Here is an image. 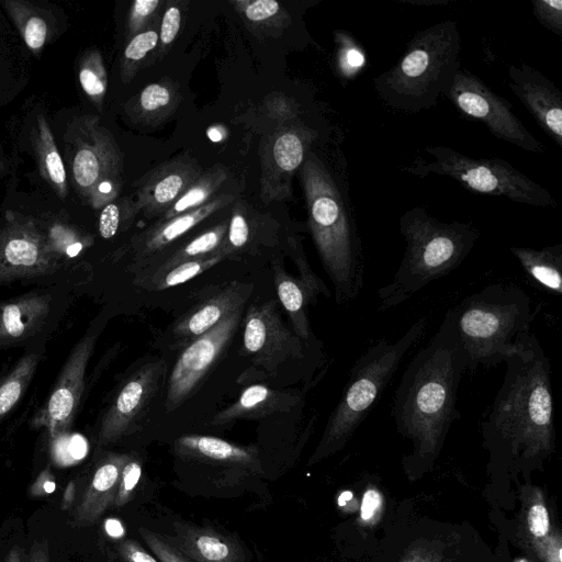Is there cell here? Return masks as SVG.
I'll return each instance as SVG.
<instances>
[{"instance_id":"13","label":"cell","mask_w":562,"mask_h":562,"mask_svg":"<svg viewBox=\"0 0 562 562\" xmlns=\"http://www.w3.org/2000/svg\"><path fill=\"white\" fill-rule=\"evenodd\" d=\"M514 510L509 520L503 512L492 510L491 521L498 529L499 540L517 548L524 555L560 527L554 502L543 487L532 482L518 486Z\"/></svg>"},{"instance_id":"43","label":"cell","mask_w":562,"mask_h":562,"mask_svg":"<svg viewBox=\"0 0 562 562\" xmlns=\"http://www.w3.org/2000/svg\"><path fill=\"white\" fill-rule=\"evenodd\" d=\"M74 176L81 187L94 184L100 176V161L91 149H81L74 160Z\"/></svg>"},{"instance_id":"33","label":"cell","mask_w":562,"mask_h":562,"mask_svg":"<svg viewBox=\"0 0 562 562\" xmlns=\"http://www.w3.org/2000/svg\"><path fill=\"white\" fill-rule=\"evenodd\" d=\"M226 258L227 256L220 250L206 257L182 261L164 272L153 273L145 285L151 290H165L182 284Z\"/></svg>"},{"instance_id":"6","label":"cell","mask_w":562,"mask_h":562,"mask_svg":"<svg viewBox=\"0 0 562 562\" xmlns=\"http://www.w3.org/2000/svg\"><path fill=\"white\" fill-rule=\"evenodd\" d=\"M449 314L465 370L497 366L514 352L516 337L537 315L518 285L493 283L462 300Z\"/></svg>"},{"instance_id":"24","label":"cell","mask_w":562,"mask_h":562,"mask_svg":"<svg viewBox=\"0 0 562 562\" xmlns=\"http://www.w3.org/2000/svg\"><path fill=\"white\" fill-rule=\"evenodd\" d=\"M50 307V296L26 293L0 305V344L25 340L44 324Z\"/></svg>"},{"instance_id":"1","label":"cell","mask_w":562,"mask_h":562,"mask_svg":"<svg viewBox=\"0 0 562 562\" xmlns=\"http://www.w3.org/2000/svg\"><path fill=\"white\" fill-rule=\"evenodd\" d=\"M506 372L492 408L482 423L488 453L484 496L492 510H514L520 484L555 452L550 362L538 338L525 331L505 360Z\"/></svg>"},{"instance_id":"54","label":"cell","mask_w":562,"mask_h":562,"mask_svg":"<svg viewBox=\"0 0 562 562\" xmlns=\"http://www.w3.org/2000/svg\"><path fill=\"white\" fill-rule=\"evenodd\" d=\"M76 483L74 481H70L67 484L65 492L63 494L60 504L61 509L67 510L72 506L76 498Z\"/></svg>"},{"instance_id":"28","label":"cell","mask_w":562,"mask_h":562,"mask_svg":"<svg viewBox=\"0 0 562 562\" xmlns=\"http://www.w3.org/2000/svg\"><path fill=\"white\" fill-rule=\"evenodd\" d=\"M272 271L279 301L290 317L294 334L302 341L311 340L313 334L307 316V306L316 303V300L312 297L301 281L289 274L278 261H273Z\"/></svg>"},{"instance_id":"35","label":"cell","mask_w":562,"mask_h":562,"mask_svg":"<svg viewBox=\"0 0 562 562\" xmlns=\"http://www.w3.org/2000/svg\"><path fill=\"white\" fill-rule=\"evenodd\" d=\"M336 66L340 78H355L366 64V56L360 45L347 33H336Z\"/></svg>"},{"instance_id":"14","label":"cell","mask_w":562,"mask_h":562,"mask_svg":"<svg viewBox=\"0 0 562 562\" xmlns=\"http://www.w3.org/2000/svg\"><path fill=\"white\" fill-rule=\"evenodd\" d=\"M97 340L87 334L67 358L44 405L34 415L31 425L45 428L49 437L68 430L78 411L85 389V373Z\"/></svg>"},{"instance_id":"40","label":"cell","mask_w":562,"mask_h":562,"mask_svg":"<svg viewBox=\"0 0 562 562\" xmlns=\"http://www.w3.org/2000/svg\"><path fill=\"white\" fill-rule=\"evenodd\" d=\"M139 535L160 562H195L157 532L140 528Z\"/></svg>"},{"instance_id":"48","label":"cell","mask_w":562,"mask_h":562,"mask_svg":"<svg viewBox=\"0 0 562 562\" xmlns=\"http://www.w3.org/2000/svg\"><path fill=\"white\" fill-rule=\"evenodd\" d=\"M117 552L123 562H158L137 541L132 539L121 541Z\"/></svg>"},{"instance_id":"30","label":"cell","mask_w":562,"mask_h":562,"mask_svg":"<svg viewBox=\"0 0 562 562\" xmlns=\"http://www.w3.org/2000/svg\"><path fill=\"white\" fill-rule=\"evenodd\" d=\"M178 102L179 93L171 82H154L140 91L137 99V113L142 122H158L168 116Z\"/></svg>"},{"instance_id":"42","label":"cell","mask_w":562,"mask_h":562,"mask_svg":"<svg viewBox=\"0 0 562 562\" xmlns=\"http://www.w3.org/2000/svg\"><path fill=\"white\" fill-rule=\"evenodd\" d=\"M249 234L246 217L240 211H235L228 222L227 233L220 250L228 257L248 243Z\"/></svg>"},{"instance_id":"10","label":"cell","mask_w":562,"mask_h":562,"mask_svg":"<svg viewBox=\"0 0 562 562\" xmlns=\"http://www.w3.org/2000/svg\"><path fill=\"white\" fill-rule=\"evenodd\" d=\"M446 97L460 113L483 123L496 138L527 151H546L515 115L512 103L470 70L460 68Z\"/></svg>"},{"instance_id":"7","label":"cell","mask_w":562,"mask_h":562,"mask_svg":"<svg viewBox=\"0 0 562 562\" xmlns=\"http://www.w3.org/2000/svg\"><path fill=\"white\" fill-rule=\"evenodd\" d=\"M427 322V317L423 316L397 340L390 342L381 339L356 360L342 395L308 459V465L345 448L391 382L406 353L423 337Z\"/></svg>"},{"instance_id":"25","label":"cell","mask_w":562,"mask_h":562,"mask_svg":"<svg viewBox=\"0 0 562 562\" xmlns=\"http://www.w3.org/2000/svg\"><path fill=\"white\" fill-rule=\"evenodd\" d=\"M175 451L187 459L251 469L258 465L257 450L203 435H184L175 441Z\"/></svg>"},{"instance_id":"51","label":"cell","mask_w":562,"mask_h":562,"mask_svg":"<svg viewBox=\"0 0 562 562\" xmlns=\"http://www.w3.org/2000/svg\"><path fill=\"white\" fill-rule=\"evenodd\" d=\"M80 83L89 95L100 97L105 91V85L100 77L89 68H83L79 74Z\"/></svg>"},{"instance_id":"47","label":"cell","mask_w":562,"mask_h":562,"mask_svg":"<svg viewBox=\"0 0 562 562\" xmlns=\"http://www.w3.org/2000/svg\"><path fill=\"white\" fill-rule=\"evenodd\" d=\"M121 222V211L115 203L106 204L99 218L100 235L105 238H112L119 231Z\"/></svg>"},{"instance_id":"5","label":"cell","mask_w":562,"mask_h":562,"mask_svg":"<svg viewBox=\"0 0 562 562\" xmlns=\"http://www.w3.org/2000/svg\"><path fill=\"white\" fill-rule=\"evenodd\" d=\"M400 233L406 248L393 279L378 290L380 312L398 306L458 268L481 235L472 222H442L419 206L402 214Z\"/></svg>"},{"instance_id":"52","label":"cell","mask_w":562,"mask_h":562,"mask_svg":"<svg viewBox=\"0 0 562 562\" xmlns=\"http://www.w3.org/2000/svg\"><path fill=\"white\" fill-rule=\"evenodd\" d=\"M46 168L50 179L56 184H64L66 179V172L61 162L60 156L56 150H52L46 155Z\"/></svg>"},{"instance_id":"9","label":"cell","mask_w":562,"mask_h":562,"mask_svg":"<svg viewBox=\"0 0 562 562\" xmlns=\"http://www.w3.org/2000/svg\"><path fill=\"white\" fill-rule=\"evenodd\" d=\"M424 150L430 159L418 157L400 169L420 178L446 176L477 194L504 196L530 206L557 205L549 190L502 158L470 157L441 145H429Z\"/></svg>"},{"instance_id":"17","label":"cell","mask_w":562,"mask_h":562,"mask_svg":"<svg viewBox=\"0 0 562 562\" xmlns=\"http://www.w3.org/2000/svg\"><path fill=\"white\" fill-rule=\"evenodd\" d=\"M317 138L315 130L295 127L279 132L262 149V195L270 201L274 184H280V199L286 196L291 176L301 167Z\"/></svg>"},{"instance_id":"16","label":"cell","mask_w":562,"mask_h":562,"mask_svg":"<svg viewBox=\"0 0 562 562\" xmlns=\"http://www.w3.org/2000/svg\"><path fill=\"white\" fill-rule=\"evenodd\" d=\"M165 371L162 362L142 366L121 387L103 415L98 442L106 446L121 439L144 412Z\"/></svg>"},{"instance_id":"12","label":"cell","mask_w":562,"mask_h":562,"mask_svg":"<svg viewBox=\"0 0 562 562\" xmlns=\"http://www.w3.org/2000/svg\"><path fill=\"white\" fill-rule=\"evenodd\" d=\"M243 341L251 362L268 371L304 357L303 341L284 325L274 300L248 308Z\"/></svg>"},{"instance_id":"38","label":"cell","mask_w":562,"mask_h":562,"mask_svg":"<svg viewBox=\"0 0 562 562\" xmlns=\"http://www.w3.org/2000/svg\"><path fill=\"white\" fill-rule=\"evenodd\" d=\"M290 251L293 261L299 270V280L305 286L307 292L317 301V296L323 294L329 296L330 292L323 280L311 269L310 263L301 248L299 240L290 238Z\"/></svg>"},{"instance_id":"55","label":"cell","mask_w":562,"mask_h":562,"mask_svg":"<svg viewBox=\"0 0 562 562\" xmlns=\"http://www.w3.org/2000/svg\"><path fill=\"white\" fill-rule=\"evenodd\" d=\"M105 530L111 537H121L123 535V528L121 524L115 519H109L105 522Z\"/></svg>"},{"instance_id":"45","label":"cell","mask_w":562,"mask_h":562,"mask_svg":"<svg viewBox=\"0 0 562 562\" xmlns=\"http://www.w3.org/2000/svg\"><path fill=\"white\" fill-rule=\"evenodd\" d=\"M182 21V12L177 3H168L166 8L160 26H159V43L160 49L168 48L175 42Z\"/></svg>"},{"instance_id":"11","label":"cell","mask_w":562,"mask_h":562,"mask_svg":"<svg viewBox=\"0 0 562 562\" xmlns=\"http://www.w3.org/2000/svg\"><path fill=\"white\" fill-rule=\"evenodd\" d=\"M243 307L232 312L218 325L193 339L182 350L168 381V411H175L184 403L226 349L240 323Z\"/></svg>"},{"instance_id":"50","label":"cell","mask_w":562,"mask_h":562,"mask_svg":"<svg viewBox=\"0 0 562 562\" xmlns=\"http://www.w3.org/2000/svg\"><path fill=\"white\" fill-rule=\"evenodd\" d=\"M55 487L56 482L54 474L52 473L49 468H46L40 472L35 481L31 485L30 495L34 497L48 495L55 491Z\"/></svg>"},{"instance_id":"15","label":"cell","mask_w":562,"mask_h":562,"mask_svg":"<svg viewBox=\"0 0 562 562\" xmlns=\"http://www.w3.org/2000/svg\"><path fill=\"white\" fill-rule=\"evenodd\" d=\"M508 87L540 128L562 148V92L538 69L526 63L507 67Z\"/></svg>"},{"instance_id":"34","label":"cell","mask_w":562,"mask_h":562,"mask_svg":"<svg viewBox=\"0 0 562 562\" xmlns=\"http://www.w3.org/2000/svg\"><path fill=\"white\" fill-rule=\"evenodd\" d=\"M89 451V442L79 432L61 431L49 437L52 461L58 467H70L82 461Z\"/></svg>"},{"instance_id":"20","label":"cell","mask_w":562,"mask_h":562,"mask_svg":"<svg viewBox=\"0 0 562 562\" xmlns=\"http://www.w3.org/2000/svg\"><path fill=\"white\" fill-rule=\"evenodd\" d=\"M130 454L108 453L95 468L92 477L74 510L72 526L83 528L93 525L113 506L122 469Z\"/></svg>"},{"instance_id":"36","label":"cell","mask_w":562,"mask_h":562,"mask_svg":"<svg viewBox=\"0 0 562 562\" xmlns=\"http://www.w3.org/2000/svg\"><path fill=\"white\" fill-rule=\"evenodd\" d=\"M159 43V29L156 24H151L146 30L134 35L124 50V61L128 66L127 71H135L137 66L144 61L150 52H153Z\"/></svg>"},{"instance_id":"19","label":"cell","mask_w":562,"mask_h":562,"mask_svg":"<svg viewBox=\"0 0 562 562\" xmlns=\"http://www.w3.org/2000/svg\"><path fill=\"white\" fill-rule=\"evenodd\" d=\"M249 290L246 284L233 282L183 315L173 326V337L187 346L196 337L218 325L235 310L244 306Z\"/></svg>"},{"instance_id":"26","label":"cell","mask_w":562,"mask_h":562,"mask_svg":"<svg viewBox=\"0 0 562 562\" xmlns=\"http://www.w3.org/2000/svg\"><path fill=\"white\" fill-rule=\"evenodd\" d=\"M299 396L293 393L272 390L263 384L245 389L236 402L218 412L211 424L222 426L244 418L260 417L294 407Z\"/></svg>"},{"instance_id":"39","label":"cell","mask_w":562,"mask_h":562,"mask_svg":"<svg viewBox=\"0 0 562 562\" xmlns=\"http://www.w3.org/2000/svg\"><path fill=\"white\" fill-rule=\"evenodd\" d=\"M140 475L142 461L136 457L130 456L121 472L116 495L113 502L114 507H123L131 501Z\"/></svg>"},{"instance_id":"18","label":"cell","mask_w":562,"mask_h":562,"mask_svg":"<svg viewBox=\"0 0 562 562\" xmlns=\"http://www.w3.org/2000/svg\"><path fill=\"white\" fill-rule=\"evenodd\" d=\"M201 173L200 167L188 158H178L156 168L137 191L136 211L147 217L162 215Z\"/></svg>"},{"instance_id":"56","label":"cell","mask_w":562,"mask_h":562,"mask_svg":"<svg viewBox=\"0 0 562 562\" xmlns=\"http://www.w3.org/2000/svg\"><path fill=\"white\" fill-rule=\"evenodd\" d=\"M207 134L213 142H220L224 136L217 128H210Z\"/></svg>"},{"instance_id":"53","label":"cell","mask_w":562,"mask_h":562,"mask_svg":"<svg viewBox=\"0 0 562 562\" xmlns=\"http://www.w3.org/2000/svg\"><path fill=\"white\" fill-rule=\"evenodd\" d=\"M29 562H50L48 542L46 539H36L30 547Z\"/></svg>"},{"instance_id":"44","label":"cell","mask_w":562,"mask_h":562,"mask_svg":"<svg viewBox=\"0 0 562 562\" xmlns=\"http://www.w3.org/2000/svg\"><path fill=\"white\" fill-rule=\"evenodd\" d=\"M160 5H162L160 0L134 1L128 19L130 33L136 35L149 27L154 23V19L156 20Z\"/></svg>"},{"instance_id":"29","label":"cell","mask_w":562,"mask_h":562,"mask_svg":"<svg viewBox=\"0 0 562 562\" xmlns=\"http://www.w3.org/2000/svg\"><path fill=\"white\" fill-rule=\"evenodd\" d=\"M226 177V170L218 166L201 173L166 210L160 220H168L206 204L214 198Z\"/></svg>"},{"instance_id":"2","label":"cell","mask_w":562,"mask_h":562,"mask_svg":"<svg viewBox=\"0 0 562 562\" xmlns=\"http://www.w3.org/2000/svg\"><path fill=\"white\" fill-rule=\"evenodd\" d=\"M464 362L449 312L432 336L406 367L393 398L396 431L412 445L402 458L409 482L430 472L452 423L460 417L458 389Z\"/></svg>"},{"instance_id":"21","label":"cell","mask_w":562,"mask_h":562,"mask_svg":"<svg viewBox=\"0 0 562 562\" xmlns=\"http://www.w3.org/2000/svg\"><path fill=\"white\" fill-rule=\"evenodd\" d=\"M233 200L234 195L232 194L217 195L198 209L168 220H159L135 237L136 259L145 260L162 251L213 213L232 203Z\"/></svg>"},{"instance_id":"22","label":"cell","mask_w":562,"mask_h":562,"mask_svg":"<svg viewBox=\"0 0 562 562\" xmlns=\"http://www.w3.org/2000/svg\"><path fill=\"white\" fill-rule=\"evenodd\" d=\"M178 549L195 562H247L238 541L209 527L173 524Z\"/></svg>"},{"instance_id":"23","label":"cell","mask_w":562,"mask_h":562,"mask_svg":"<svg viewBox=\"0 0 562 562\" xmlns=\"http://www.w3.org/2000/svg\"><path fill=\"white\" fill-rule=\"evenodd\" d=\"M55 270L52 255L35 236L14 234L0 243V282L45 276Z\"/></svg>"},{"instance_id":"37","label":"cell","mask_w":562,"mask_h":562,"mask_svg":"<svg viewBox=\"0 0 562 562\" xmlns=\"http://www.w3.org/2000/svg\"><path fill=\"white\" fill-rule=\"evenodd\" d=\"M30 548L22 525L3 526L0 530V562H29Z\"/></svg>"},{"instance_id":"8","label":"cell","mask_w":562,"mask_h":562,"mask_svg":"<svg viewBox=\"0 0 562 562\" xmlns=\"http://www.w3.org/2000/svg\"><path fill=\"white\" fill-rule=\"evenodd\" d=\"M366 562H508L469 521L406 514L393 519L367 553Z\"/></svg>"},{"instance_id":"32","label":"cell","mask_w":562,"mask_h":562,"mask_svg":"<svg viewBox=\"0 0 562 562\" xmlns=\"http://www.w3.org/2000/svg\"><path fill=\"white\" fill-rule=\"evenodd\" d=\"M38 359L36 353L25 355L0 382V422L25 393L36 371Z\"/></svg>"},{"instance_id":"4","label":"cell","mask_w":562,"mask_h":562,"mask_svg":"<svg viewBox=\"0 0 562 562\" xmlns=\"http://www.w3.org/2000/svg\"><path fill=\"white\" fill-rule=\"evenodd\" d=\"M457 21L445 20L417 32L397 61L374 78L380 100L391 110L415 114L437 105L460 70Z\"/></svg>"},{"instance_id":"46","label":"cell","mask_w":562,"mask_h":562,"mask_svg":"<svg viewBox=\"0 0 562 562\" xmlns=\"http://www.w3.org/2000/svg\"><path fill=\"white\" fill-rule=\"evenodd\" d=\"M244 16L254 23L268 21L280 11V4L274 0L238 1Z\"/></svg>"},{"instance_id":"31","label":"cell","mask_w":562,"mask_h":562,"mask_svg":"<svg viewBox=\"0 0 562 562\" xmlns=\"http://www.w3.org/2000/svg\"><path fill=\"white\" fill-rule=\"evenodd\" d=\"M227 228L228 222L225 221L200 234L173 251L164 262L158 265L153 273H160L182 261L206 257L220 251Z\"/></svg>"},{"instance_id":"49","label":"cell","mask_w":562,"mask_h":562,"mask_svg":"<svg viewBox=\"0 0 562 562\" xmlns=\"http://www.w3.org/2000/svg\"><path fill=\"white\" fill-rule=\"evenodd\" d=\"M46 37V23L40 18H31L25 26L24 40L29 47L40 48Z\"/></svg>"},{"instance_id":"3","label":"cell","mask_w":562,"mask_h":562,"mask_svg":"<svg viewBox=\"0 0 562 562\" xmlns=\"http://www.w3.org/2000/svg\"><path fill=\"white\" fill-rule=\"evenodd\" d=\"M301 167L310 233L336 303L348 304L363 288L364 261L345 157L339 153L333 165L311 149Z\"/></svg>"},{"instance_id":"27","label":"cell","mask_w":562,"mask_h":562,"mask_svg":"<svg viewBox=\"0 0 562 562\" xmlns=\"http://www.w3.org/2000/svg\"><path fill=\"white\" fill-rule=\"evenodd\" d=\"M509 250L532 281L555 295L562 294L561 243L541 249L513 246Z\"/></svg>"},{"instance_id":"41","label":"cell","mask_w":562,"mask_h":562,"mask_svg":"<svg viewBox=\"0 0 562 562\" xmlns=\"http://www.w3.org/2000/svg\"><path fill=\"white\" fill-rule=\"evenodd\" d=\"M532 13L547 30L562 36V0H532Z\"/></svg>"}]
</instances>
